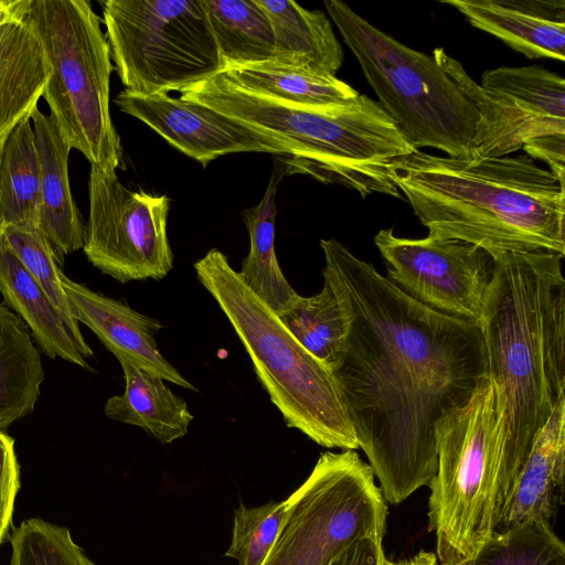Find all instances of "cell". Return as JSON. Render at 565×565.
<instances>
[{"label":"cell","mask_w":565,"mask_h":565,"mask_svg":"<svg viewBox=\"0 0 565 565\" xmlns=\"http://www.w3.org/2000/svg\"><path fill=\"white\" fill-rule=\"evenodd\" d=\"M89 217L83 250L119 282L161 280L173 268L167 235L170 199L126 188L116 172L90 168Z\"/></svg>","instance_id":"7c38bea8"},{"label":"cell","mask_w":565,"mask_h":565,"mask_svg":"<svg viewBox=\"0 0 565 565\" xmlns=\"http://www.w3.org/2000/svg\"><path fill=\"white\" fill-rule=\"evenodd\" d=\"M102 9L125 89L182 93L223 72L202 0H106Z\"/></svg>","instance_id":"9c48e42d"},{"label":"cell","mask_w":565,"mask_h":565,"mask_svg":"<svg viewBox=\"0 0 565 565\" xmlns=\"http://www.w3.org/2000/svg\"><path fill=\"white\" fill-rule=\"evenodd\" d=\"M62 287L72 316L88 327L117 360H126L172 384L198 391L160 353L156 334L162 323L128 305L71 280L62 271Z\"/></svg>","instance_id":"9a60e30c"},{"label":"cell","mask_w":565,"mask_h":565,"mask_svg":"<svg viewBox=\"0 0 565 565\" xmlns=\"http://www.w3.org/2000/svg\"><path fill=\"white\" fill-rule=\"evenodd\" d=\"M221 74L245 90L291 105L320 107L348 102L359 95L337 76L273 61L228 68Z\"/></svg>","instance_id":"484cf974"},{"label":"cell","mask_w":565,"mask_h":565,"mask_svg":"<svg viewBox=\"0 0 565 565\" xmlns=\"http://www.w3.org/2000/svg\"><path fill=\"white\" fill-rule=\"evenodd\" d=\"M437 470L428 503L439 565L472 558L493 534L509 495L507 426L489 379L436 429Z\"/></svg>","instance_id":"8992f818"},{"label":"cell","mask_w":565,"mask_h":565,"mask_svg":"<svg viewBox=\"0 0 565 565\" xmlns=\"http://www.w3.org/2000/svg\"><path fill=\"white\" fill-rule=\"evenodd\" d=\"M20 490V466L14 440L0 431V545L8 536L12 523L15 498Z\"/></svg>","instance_id":"d6a6232c"},{"label":"cell","mask_w":565,"mask_h":565,"mask_svg":"<svg viewBox=\"0 0 565 565\" xmlns=\"http://www.w3.org/2000/svg\"><path fill=\"white\" fill-rule=\"evenodd\" d=\"M25 6L0 23V142L31 118L50 76L42 43L23 15Z\"/></svg>","instance_id":"ffe728a7"},{"label":"cell","mask_w":565,"mask_h":565,"mask_svg":"<svg viewBox=\"0 0 565 565\" xmlns=\"http://www.w3.org/2000/svg\"><path fill=\"white\" fill-rule=\"evenodd\" d=\"M270 20L275 38L273 62L335 76L343 50L327 14L291 0H257Z\"/></svg>","instance_id":"44dd1931"},{"label":"cell","mask_w":565,"mask_h":565,"mask_svg":"<svg viewBox=\"0 0 565 565\" xmlns=\"http://www.w3.org/2000/svg\"><path fill=\"white\" fill-rule=\"evenodd\" d=\"M282 146L291 172L324 183L402 199L391 163L415 151L391 117L371 97L320 107L277 102L245 90L221 73L181 93Z\"/></svg>","instance_id":"277c9868"},{"label":"cell","mask_w":565,"mask_h":565,"mask_svg":"<svg viewBox=\"0 0 565 565\" xmlns=\"http://www.w3.org/2000/svg\"><path fill=\"white\" fill-rule=\"evenodd\" d=\"M116 105L152 128L168 143L203 167L236 152L288 154L273 139L198 103L168 94L141 95L124 89Z\"/></svg>","instance_id":"5bb4252c"},{"label":"cell","mask_w":565,"mask_h":565,"mask_svg":"<svg viewBox=\"0 0 565 565\" xmlns=\"http://www.w3.org/2000/svg\"><path fill=\"white\" fill-rule=\"evenodd\" d=\"M493 258L479 327L507 426L504 477L511 491L535 437L565 398L564 256L505 252Z\"/></svg>","instance_id":"7a4b0ae2"},{"label":"cell","mask_w":565,"mask_h":565,"mask_svg":"<svg viewBox=\"0 0 565 565\" xmlns=\"http://www.w3.org/2000/svg\"><path fill=\"white\" fill-rule=\"evenodd\" d=\"M441 68L478 110L473 157H504L527 141L565 134V79L542 66H500L473 81L443 47L433 52Z\"/></svg>","instance_id":"8fae6325"},{"label":"cell","mask_w":565,"mask_h":565,"mask_svg":"<svg viewBox=\"0 0 565 565\" xmlns=\"http://www.w3.org/2000/svg\"><path fill=\"white\" fill-rule=\"evenodd\" d=\"M290 334L316 360L333 372L345 350L348 326L340 303L328 284L320 292L298 295L278 316Z\"/></svg>","instance_id":"83f0119b"},{"label":"cell","mask_w":565,"mask_h":565,"mask_svg":"<svg viewBox=\"0 0 565 565\" xmlns=\"http://www.w3.org/2000/svg\"><path fill=\"white\" fill-rule=\"evenodd\" d=\"M0 292L32 332L42 351L89 370L93 351L76 333L17 256L1 241Z\"/></svg>","instance_id":"d6986e66"},{"label":"cell","mask_w":565,"mask_h":565,"mask_svg":"<svg viewBox=\"0 0 565 565\" xmlns=\"http://www.w3.org/2000/svg\"><path fill=\"white\" fill-rule=\"evenodd\" d=\"M125 392L107 399L105 415L140 427L161 444L182 438L193 420L184 398L175 395L164 380L126 360H119Z\"/></svg>","instance_id":"7402d4cb"},{"label":"cell","mask_w":565,"mask_h":565,"mask_svg":"<svg viewBox=\"0 0 565 565\" xmlns=\"http://www.w3.org/2000/svg\"><path fill=\"white\" fill-rule=\"evenodd\" d=\"M26 0H0V23L8 18L20 13Z\"/></svg>","instance_id":"8d00e7d4"},{"label":"cell","mask_w":565,"mask_h":565,"mask_svg":"<svg viewBox=\"0 0 565 565\" xmlns=\"http://www.w3.org/2000/svg\"><path fill=\"white\" fill-rule=\"evenodd\" d=\"M193 267L233 327L287 427L322 447L356 450L355 431L332 372L298 343L221 250L210 249Z\"/></svg>","instance_id":"5b68a950"},{"label":"cell","mask_w":565,"mask_h":565,"mask_svg":"<svg viewBox=\"0 0 565 565\" xmlns=\"http://www.w3.org/2000/svg\"><path fill=\"white\" fill-rule=\"evenodd\" d=\"M320 247L348 326L332 374L385 501L398 504L435 477L438 424L488 380L481 330L414 300L335 238Z\"/></svg>","instance_id":"6da1fadb"},{"label":"cell","mask_w":565,"mask_h":565,"mask_svg":"<svg viewBox=\"0 0 565 565\" xmlns=\"http://www.w3.org/2000/svg\"><path fill=\"white\" fill-rule=\"evenodd\" d=\"M393 183L428 235L477 245L492 256H565V190L526 154L454 158L420 150L394 160Z\"/></svg>","instance_id":"3957f363"},{"label":"cell","mask_w":565,"mask_h":565,"mask_svg":"<svg viewBox=\"0 0 565 565\" xmlns=\"http://www.w3.org/2000/svg\"><path fill=\"white\" fill-rule=\"evenodd\" d=\"M527 58L565 61L564 0H443Z\"/></svg>","instance_id":"2e32d148"},{"label":"cell","mask_w":565,"mask_h":565,"mask_svg":"<svg viewBox=\"0 0 565 565\" xmlns=\"http://www.w3.org/2000/svg\"><path fill=\"white\" fill-rule=\"evenodd\" d=\"M40 161L31 118L0 142V216L6 226L39 228Z\"/></svg>","instance_id":"d4e9b609"},{"label":"cell","mask_w":565,"mask_h":565,"mask_svg":"<svg viewBox=\"0 0 565 565\" xmlns=\"http://www.w3.org/2000/svg\"><path fill=\"white\" fill-rule=\"evenodd\" d=\"M2 235H3V224L1 221V216H0V247H1Z\"/></svg>","instance_id":"74e56055"},{"label":"cell","mask_w":565,"mask_h":565,"mask_svg":"<svg viewBox=\"0 0 565 565\" xmlns=\"http://www.w3.org/2000/svg\"><path fill=\"white\" fill-rule=\"evenodd\" d=\"M281 173L273 172L260 202L242 212L249 235V250L237 271L243 282L277 316L298 297L281 271L275 252V203Z\"/></svg>","instance_id":"cb8c5ba5"},{"label":"cell","mask_w":565,"mask_h":565,"mask_svg":"<svg viewBox=\"0 0 565 565\" xmlns=\"http://www.w3.org/2000/svg\"><path fill=\"white\" fill-rule=\"evenodd\" d=\"M387 278L407 296L446 316L479 324L494 273V258L471 243L427 235L374 237Z\"/></svg>","instance_id":"4fadbf2b"},{"label":"cell","mask_w":565,"mask_h":565,"mask_svg":"<svg viewBox=\"0 0 565 565\" xmlns=\"http://www.w3.org/2000/svg\"><path fill=\"white\" fill-rule=\"evenodd\" d=\"M43 381L41 356L28 326L0 303V431L33 411Z\"/></svg>","instance_id":"603a6c76"},{"label":"cell","mask_w":565,"mask_h":565,"mask_svg":"<svg viewBox=\"0 0 565 565\" xmlns=\"http://www.w3.org/2000/svg\"><path fill=\"white\" fill-rule=\"evenodd\" d=\"M31 121L41 174L39 228L62 260L83 248L86 232L68 181L71 147L51 115L36 108Z\"/></svg>","instance_id":"ac0fdd59"},{"label":"cell","mask_w":565,"mask_h":565,"mask_svg":"<svg viewBox=\"0 0 565 565\" xmlns=\"http://www.w3.org/2000/svg\"><path fill=\"white\" fill-rule=\"evenodd\" d=\"M384 559L382 542L362 539L352 544L331 565H382Z\"/></svg>","instance_id":"e575fe53"},{"label":"cell","mask_w":565,"mask_h":565,"mask_svg":"<svg viewBox=\"0 0 565 565\" xmlns=\"http://www.w3.org/2000/svg\"><path fill=\"white\" fill-rule=\"evenodd\" d=\"M286 501L280 531L262 565H331L359 540L383 542L386 501L355 450L322 452Z\"/></svg>","instance_id":"30bf717a"},{"label":"cell","mask_w":565,"mask_h":565,"mask_svg":"<svg viewBox=\"0 0 565 565\" xmlns=\"http://www.w3.org/2000/svg\"><path fill=\"white\" fill-rule=\"evenodd\" d=\"M324 7L377 96V103L415 149L473 157L478 110L433 55L384 33L347 3Z\"/></svg>","instance_id":"52a82bcc"},{"label":"cell","mask_w":565,"mask_h":565,"mask_svg":"<svg viewBox=\"0 0 565 565\" xmlns=\"http://www.w3.org/2000/svg\"><path fill=\"white\" fill-rule=\"evenodd\" d=\"M565 398L535 437L505 501L495 531L525 522L550 523L564 503Z\"/></svg>","instance_id":"e0dca14e"},{"label":"cell","mask_w":565,"mask_h":565,"mask_svg":"<svg viewBox=\"0 0 565 565\" xmlns=\"http://www.w3.org/2000/svg\"><path fill=\"white\" fill-rule=\"evenodd\" d=\"M522 149L531 159L544 161L548 171L565 185V134L534 138Z\"/></svg>","instance_id":"836d02e7"},{"label":"cell","mask_w":565,"mask_h":565,"mask_svg":"<svg viewBox=\"0 0 565 565\" xmlns=\"http://www.w3.org/2000/svg\"><path fill=\"white\" fill-rule=\"evenodd\" d=\"M2 243L11 249L20 263L35 279L50 300L63 315L72 329L82 334L74 320L67 297L62 287V270L53 246L40 228L3 227Z\"/></svg>","instance_id":"4dcf8cb0"},{"label":"cell","mask_w":565,"mask_h":565,"mask_svg":"<svg viewBox=\"0 0 565 565\" xmlns=\"http://www.w3.org/2000/svg\"><path fill=\"white\" fill-rule=\"evenodd\" d=\"M286 510V500L254 508L241 503L234 511L232 541L225 556L239 565H262L275 544Z\"/></svg>","instance_id":"1f68e13d"},{"label":"cell","mask_w":565,"mask_h":565,"mask_svg":"<svg viewBox=\"0 0 565 565\" xmlns=\"http://www.w3.org/2000/svg\"><path fill=\"white\" fill-rule=\"evenodd\" d=\"M382 565H437V556L435 553L422 550L412 557L398 562H391L385 558Z\"/></svg>","instance_id":"d590c367"},{"label":"cell","mask_w":565,"mask_h":565,"mask_svg":"<svg viewBox=\"0 0 565 565\" xmlns=\"http://www.w3.org/2000/svg\"><path fill=\"white\" fill-rule=\"evenodd\" d=\"M218 47L223 72L275 56L269 18L257 0H202Z\"/></svg>","instance_id":"4316f807"},{"label":"cell","mask_w":565,"mask_h":565,"mask_svg":"<svg viewBox=\"0 0 565 565\" xmlns=\"http://www.w3.org/2000/svg\"><path fill=\"white\" fill-rule=\"evenodd\" d=\"M24 18L50 68L43 96L71 149L104 172H116L122 147L110 117V49L102 19L85 0H28Z\"/></svg>","instance_id":"ba28073f"},{"label":"cell","mask_w":565,"mask_h":565,"mask_svg":"<svg viewBox=\"0 0 565 565\" xmlns=\"http://www.w3.org/2000/svg\"><path fill=\"white\" fill-rule=\"evenodd\" d=\"M9 565H95L70 531L39 518L24 520L9 536Z\"/></svg>","instance_id":"f546056e"},{"label":"cell","mask_w":565,"mask_h":565,"mask_svg":"<svg viewBox=\"0 0 565 565\" xmlns=\"http://www.w3.org/2000/svg\"><path fill=\"white\" fill-rule=\"evenodd\" d=\"M458 565H565V545L550 523L531 521L494 531L472 558Z\"/></svg>","instance_id":"f1b7e54d"}]
</instances>
